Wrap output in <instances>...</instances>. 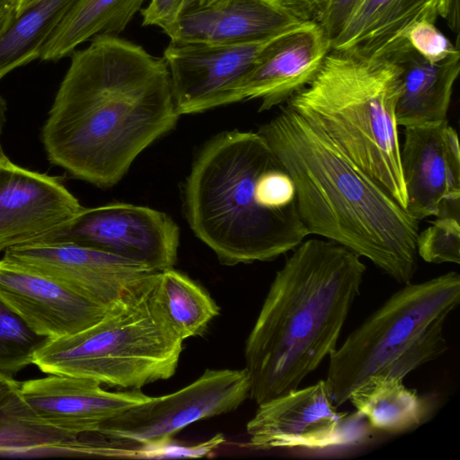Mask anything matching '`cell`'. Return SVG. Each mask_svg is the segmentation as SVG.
Wrapping results in <instances>:
<instances>
[{
  "mask_svg": "<svg viewBox=\"0 0 460 460\" xmlns=\"http://www.w3.org/2000/svg\"><path fill=\"white\" fill-rule=\"evenodd\" d=\"M458 6V0H360L330 46L386 56L405 42L407 32L419 22L441 18L457 30Z\"/></svg>",
  "mask_w": 460,
  "mask_h": 460,
  "instance_id": "19",
  "label": "cell"
},
{
  "mask_svg": "<svg viewBox=\"0 0 460 460\" xmlns=\"http://www.w3.org/2000/svg\"><path fill=\"white\" fill-rule=\"evenodd\" d=\"M460 302V275L450 271L408 282L371 314L329 356L324 380L335 406L347 402L369 376L377 374Z\"/></svg>",
  "mask_w": 460,
  "mask_h": 460,
  "instance_id": "7",
  "label": "cell"
},
{
  "mask_svg": "<svg viewBox=\"0 0 460 460\" xmlns=\"http://www.w3.org/2000/svg\"><path fill=\"white\" fill-rule=\"evenodd\" d=\"M41 130L49 161L100 188L172 130L180 114L165 60L112 34L71 54Z\"/></svg>",
  "mask_w": 460,
  "mask_h": 460,
  "instance_id": "1",
  "label": "cell"
},
{
  "mask_svg": "<svg viewBox=\"0 0 460 460\" xmlns=\"http://www.w3.org/2000/svg\"><path fill=\"white\" fill-rule=\"evenodd\" d=\"M330 49V40L316 23L280 34L233 88L229 104L259 99V111L285 104L311 82Z\"/></svg>",
  "mask_w": 460,
  "mask_h": 460,
  "instance_id": "16",
  "label": "cell"
},
{
  "mask_svg": "<svg viewBox=\"0 0 460 460\" xmlns=\"http://www.w3.org/2000/svg\"><path fill=\"white\" fill-rule=\"evenodd\" d=\"M21 382L13 376L0 374V410L18 392Z\"/></svg>",
  "mask_w": 460,
  "mask_h": 460,
  "instance_id": "32",
  "label": "cell"
},
{
  "mask_svg": "<svg viewBox=\"0 0 460 460\" xmlns=\"http://www.w3.org/2000/svg\"><path fill=\"white\" fill-rule=\"evenodd\" d=\"M280 34L238 45L170 41L163 58L179 114L199 113L229 104L233 88L263 49Z\"/></svg>",
  "mask_w": 460,
  "mask_h": 460,
  "instance_id": "14",
  "label": "cell"
},
{
  "mask_svg": "<svg viewBox=\"0 0 460 460\" xmlns=\"http://www.w3.org/2000/svg\"><path fill=\"white\" fill-rule=\"evenodd\" d=\"M445 321L446 319H439L435 322L376 375L404 378L415 368L442 355L447 349V341L443 334Z\"/></svg>",
  "mask_w": 460,
  "mask_h": 460,
  "instance_id": "27",
  "label": "cell"
},
{
  "mask_svg": "<svg viewBox=\"0 0 460 460\" xmlns=\"http://www.w3.org/2000/svg\"><path fill=\"white\" fill-rule=\"evenodd\" d=\"M145 0H75L41 48L40 59L58 61L100 34L121 32Z\"/></svg>",
  "mask_w": 460,
  "mask_h": 460,
  "instance_id": "21",
  "label": "cell"
},
{
  "mask_svg": "<svg viewBox=\"0 0 460 460\" xmlns=\"http://www.w3.org/2000/svg\"><path fill=\"white\" fill-rule=\"evenodd\" d=\"M389 55L402 69L401 92L395 107L398 126L447 119L454 84L460 72V53L431 63L405 41Z\"/></svg>",
  "mask_w": 460,
  "mask_h": 460,
  "instance_id": "20",
  "label": "cell"
},
{
  "mask_svg": "<svg viewBox=\"0 0 460 460\" xmlns=\"http://www.w3.org/2000/svg\"><path fill=\"white\" fill-rule=\"evenodd\" d=\"M159 273L128 291L94 324L49 339L35 353L33 365L47 375L128 389L172 377L183 340L160 305Z\"/></svg>",
  "mask_w": 460,
  "mask_h": 460,
  "instance_id": "6",
  "label": "cell"
},
{
  "mask_svg": "<svg viewBox=\"0 0 460 460\" xmlns=\"http://www.w3.org/2000/svg\"><path fill=\"white\" fill-rule=\"evenodd\" d=\"M361 257L329 240L303 241L270 284L244 349L250 398L297 389L338 347L366 272Z\"/></svg>",
  "mask_w": 460,
  "mask_h": 460,
  "instance_id": "3",
  "label": "cell"
},
{
  "mask_svg": "<svg viewBox=\"0 0 460 460\" xmlns=\"http://www.w3.org/2000/svg\"><path fill=\"white\" fill-rule=\"evenodd\" d=\"M405 41L418 54L431 63L444 61L460 53L452 42L430 21L415 23L407 32Z\"/></svg>",
  "mask_w": 460,
  "mask_h": 460,
  "instance_id": "28",
  "label": "cell"
},
{
  "mask_svg": "<svg viewBox=\"0 0 460 460\" xmlns=\"http://www.w3.org/2000/svg\"><path fill=\"white\" fill-rule=\"evenodd\" d=\"M179 227L166 214L128 203L83 208L46 241L93 247L144 264L155 271L173 268Z\"/></svg>",
  "mask_w": 460,
  "mask_h": 460,
  "instance_id": "9",
  "label": "cell"
},
{
  "mask_svg": "<svg viewBox=\"0 0 460 460\" xmlns=\"http://www.w3.org/2000/svg\"><path fill=\"white\" fill-rule=\"evenodd\" d=\"M281 5L303 22L319 24L331 0H279Z\"/></svg>",
  "mask_w": 460,
  "mask_h": 460,
  "instance_id": "31",
  "label": "cell"
},
{
  "mask_svg": "<svg viewBox=\"0 0 460 460\" xmlns=\"http://www.w3.org/2000/svg\"><path fill=\"white\" fill-rule=\"evenodd\" d=\"M101 385L93 380L48 375L21 382L18 395L36 420L75 438L95 435L103 420L150 397L140 389L109 392Z\"/></svg>",
  "mask_w": 460,
  "mask_h": 460,
  "instance_id": "15",
  "label": "cell"
},
{
  "mask_svg": "<svg viewBox=\"0 0 460 460\" xmlns=\"http://www.w3.org/2000/svg\"><path fill=\"white\" fill-rule=\"evenodd\" d=\"M3 258L45 275L110 308L155 272L149 267L93 247L66 241L15 246Z\"/></svg>",
  "mask_w": 460,
  "mask_h": 460,
  "instance_id": "10",
  "label": "cell"
},
{
  "mask_svg": "<svg viewBox=\"0 0 460 460\" xmlns=\"http://www.w3.org/2000/svg\"><path fill=\"white\" fill-rule=\"evenodd\" d=\"M48 340L0 301V374L13 376L33 364L35 353Z\"/></svg>",
  "mask_w": 460,
  "mask_h": 460,
  "instance_id": "25",
  "label": "cell"
},
{
  "mask_svg": "<svg viewBox=\"0 0 460 460\" xmlns=\"http://www.w3.org/2000/svg\"><path fill=\"white\" fill-rule=\"evenodd\" d=\"M0 301L48 339L80 332L100 321L109 310L50 278L3 257Z\"/></svg>",
  "mask_w": 460,
  "mask_h": 460,
  "instance_id": "17",
  "label": "cell"
},
{
  "mask_svg": "<svg viewBox=\"0 0 460 460\" xmlns=\"http://www.w3.org/2000/svg\"><path fill=\"white\" fill-rule=\"evenodd\" d=\"M192 2H195V3H198V4H202V3H205V2H208V1H210V0H191Z\"/></svg>",
  "mask_w": 460,
  "mask_h": 460,
  "instance_id": "36",
  "label": "cell"
},
{
  "mask_svg": "<svg viewBox=\"0 0 460 460\" xmlns=\"http://www.w3.org/2000/svg\"><path fill=\"white\" fill-rule=\"evenodd\" d=\"M75 0H41L14 16L0 34V81L40 58L41 48Z\"/></svg>",
  "mask_w": 460,
  "mask_h": 460,
  "instance_id": "23",
  "label": "cell"
},
{
  "mask_svg": "<svg viewBox=\"0 0 460 460\" xmlns=\"http://www.w3.org/2000/svg\"><path fill=\"white\" fill-rule=\"evenodd\" d=\"M416 251L422 260L430 263H460L459 217H439L418 234Z\"/></svg>",
  "mask_w": 460,
  "mask_h": 460,
  "instance_id": "26",
  "label": "cell"
},
{
  "mask_svg": "<svg viewBox=\"0 0 460 460\" xmlns=\"http://www.w3.org/2000/svg\"><path fill=\"white\" fill-rule=\"evenodd\" d=\"M83 208L61 178L22 167L0 153V252L48 240Z\"/></svg>",
  "mask_w": 460,
  "mask_h": 460,
  "instance_id": "12",
  "label": "cell"
},
{
  "mask_svg": "<svg viewBox=\"0 0 460 460\" xmlns=\"http://www.w3.org/2000/svg\"><path fill=\"white\" fill-rule=\"evenodd\" d=\"M401 74L391 55L331 49L311 82L286 104L322 130L405 209L395 117Z\"/></svg>",
  "mask_w": 460,
  "mask_h": 460,
  "instance_id": "5",
  "label": "cell"
},
{
  "mask_svg": "<svg viewBox=\"0 0 460 460\" xmlns=\"http://www.w3.org/2000/svg\"><path fill=\"white\" fill-rule=\"evenodd\" d=\"M191 0H151L141 9L142 25H155L167 35L177 22L181 13Z\"/></svg>",
  "mask_w": 460,
  "mask_h": 460,
  "instance_id": "29",
  "label": "cell"
},
{
  "mask_svg": "<svg viewBox=\"0 0 460 460\" xmlns=\"http://www.w3.org/2000/svg\"><path fill=\"white\" fill-rule=\"evenodd\" d=\"M257 132L292 178L297 213L309 234L368 259L400 284L411 282L418 220L288 104Z\"/></svg>",
  "mask_w": 460,
  "mask_h": 460,
  "instance_id": "2",
  "label": "cell"
},
{
  "mask_svg": "<svg viewBox=\"0 0 460 460\" xmlns=\"http://www.w3.org/2000/svg\"><path fill=\"white\" fill-rule=\"evenodd\" d=\"M400 161L411 217H459V142L447 119L404 127Z\"/></svg>",
  "mask_w": 460,
  "mask_h": 460,
  "instance_id": "11",
  "label": "cell"
},
{
  "mask_svg": "<svg viewBox=\"0 0 460 460\" xmlns=\"http://www.w3.org/2000/svg\"><path fill=\"white\" fill-rule=\"evenodd\" d=\"M278 159L258 132L232 130L208 141L184 186V209L194 234L222 264L270 261L309 235L296 208L278 211L263 175Z\"/></svg>",
  "mask_w": 460,
  "mask_h": 460,
  "instance_id": "4",
  "label": "cell"
},
{
  "mask_svg": "<svg viewBox=\"0 0 460 460\" xmlns=\"http://www.w3.org/2000/svg\"><path fill=\"white\" fill-rule=\"evenodd\" d=\"M305 23L279 0L190 1L167 36L173 42L238 45L261 41Z\"/></svg>",
  "mask_w": 460,
  "mask_h": 460,
  "instance_id": "18",
  "label": "cell"
},
{
  "mask_svg": "<svg viewBox=\"0 0 460 460\" xmlns=\"http://www.w3.org/2000/svg\"><path fill=\"white\" fill-rule=\"evenodd\" d=\"M41 0H16L15 16H20Z\"/></svg>",
  "mask_w": 460,
  "mask_h": 460,
  "instance_id": "35",
  "label": "cell"
},
{
  "mask_svg": "<svg viewBox=\"0 0 460 460\" xmlns=\"http://www.w3.org/2000/svg\"><path fill=\"white\" fill-rule=\"evenodd\" d=\"M157 296L168 322L183 341L202 335L219 314L209 294L173 268L160 271Z\"/></svg>",
  "mask_w": 460,
  "mask_h": 460,
  "instance_id": "24",
  "label": "cell"
},
{
  "mask_svg": "<svg viewBox=\"0 0 460 460\" xmlns=\"http://www.w3.org/2000/svg\"><path fill=\"white\" fill-rule=\"evenodd\" d=\"M347 413L338 412L324 380L258 404L246 425L249 445L257 450L323 449L348 444Z\"/></svg>",
  "mask_w": 460,
  "mask_h": 460,
  "instance_id": "13",
  "label": "cell"
},
{
  "mask_svg": "<svg viewBox=\"0 0 460 460\" xmlns=\"http://www.w3.org/2000/svg\"><path fill=\"white\" fill-rule=\"evenodd\" d=\"M245 368L206 369L183 388L131 406L98 427L115 455H134L162 447L176 433L196 421L236 410L250 396Z\"/></svg>",
  "mask_w": 460,
  "mask_h": 460,
  "instance_id": "8",
  "label": "cell"
},
{
  "mask_svg": "<svg viewBox=\"0 0 460 460\" xmlns=\"http://www.w3.org/2000/svg\"><path fill=\"white\" fill-rule=\"evenodd\" d=\"M16 0H0V34L15 16Z\"/></svg>",
  "mask_w": 460,
  "mask_h": 460,
  "instance_id": "33",
  "label": "cell"
},
{
  "mask_svg": "<svg viewBox=\"0 0 460 460\" xmlns=\"http://www.w3.org/2000/svg\"><path fill=\"white\" fill-rule=\"evenodd\" d=\"M6 112H7V103L5 100L0 95V153L4 152L2 143H1V136L4 130V127L6 123Z\"/></svg>",
  "mask_w": 460,
  "mask_h": 460,
  "instance_id": "34",
  "label": "cell"
},
{
  "mask_svg": "<svg viewBox=\"0 0 460 460\" xmlns=\"http://www.w3.org/2000/svg\"><path fill=\"white\" fill-rule=\"evenodd\" d=\"M360 0H331L319 23L330 42L339 34Z\"/></svg>",
  "mask_w": 460,
  "mask_h": 460,
  "instance_id": "30",
  "label": "cell"
},
{
  "mask_svg": "<svg viewBox=\"0 0 460 460\" xmlns=\"http://www.w3.org/2000/svg\"><path fill=\"white\" fill-rule=\"evenodd\" d=\"M348 402L374 429L392 434L417 428L430 411L428 402L406 387L403 378L378 375L369 376Z\"/></svg>",
  "mask_w": 460,
  "mask_h": 460,
  "instance_id": "22",
  "label": "cell"
}]
</instances>
